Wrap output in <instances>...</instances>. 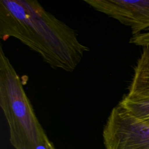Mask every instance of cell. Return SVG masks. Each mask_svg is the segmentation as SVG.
Segmentation results:
<instances>
[{"label":"cell","instance_id":"1","mask_svg":"<svg viewBox=\"0 0 149 149\" xmlns=\"http://www.w3.org/2000/svg\"><path fill=\"white\" fill-rule=\"evenodd\" d=\"M14 37L54 69L73 72L89 48L65 23L34 0L0 1V38Z\"/></svg>","mask_w":149,"mask_h":149},{"label":"cell","instance_id":"2","mask_svg":"<svg viewBox=\"0 0 149 149\" xmlns=\"http://www.w3.org/2000/svg\"><path fill=\"white\" fill-rule=\"evenodd\" d=\"M0 105L15 149H48L51 141L39 122L21 80L0 47Z\"/></svg>","mask_w":149,"mask_h":149},{"label":"cell","instance_id":"3","mask_svg":"<svg viewBox=\"0 0 149 149\" xmlns=\"http://www.w3.org/2000/svg\"><path fill=\"white\" fill-rule=\"evenodd\" d=\"M102 138L105 149H149V123L118 105L109 113Z\"/></svg>","mask_w":149,"mask_h":149},{"label":"cell","instance_id":"4","mask_svg":"<svg viewBox=\"0 0 149 149\" xmlns=\"http://www.w3.org/2000/svg\"><path fill=\"white\" fill-rule=\"evenodd\" d=\"M95 10L131 29L133 36L149 31V0H85Z\"/></svg>","mask_w":149,"mask_h":149},{"label":"cell","instance_id":"5","mask_svg":"<svg viewBox=\"0 0 149 149\" xmlns=\"http://www.w3.org/2000/svg\"><path fill=\"white\" fill-rule=\"evenodd\" d=\"M126 95L132 98L149 97V46L143 47Z\"/></svg>","mask_w":149,"mask_h":149},{"label":"cell","instance_id":"6","mask_svg":"<svg viewBox=\"0 0 149 149\" xmlns=\"http://www.w3.org/2000/svg\"><path fill=\"white\" fill-rule=\"evenodd\" d=\"M118 105L134 117L149 123V97L132 98L126 94Z\"/></svg>","mask_w":149,"mask_h":149},{"label":"cell","instance_id":"7","mask_svg":"<svg viewBox=\"0 0 149 149\" xmlns=\"http://www.w3.org/2000/svg\"><path fill=\"white\" fill-rule=\"evenodd\" d=\"M129 42L135 45L143 47L149 46V31L133 36L130 38Z\"/></svg>","mask_w":149,"mask_h":149},{"label":"cell","instance_id":"8","mask_svg":"<svg viewBox=\"0 0 149 149\" xmlns=\"http://www.w3.org/2000/svg\"><path fill=\"white\" fill-rule=\"evenodd\" d=\"M48 149H55V148L54 147V146L53 145V144H52V143L51 141H50L49 144H48Z\"/></svg>","mask_w":149,"mask_h":149}]
</instances>
